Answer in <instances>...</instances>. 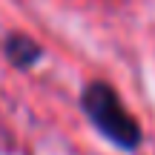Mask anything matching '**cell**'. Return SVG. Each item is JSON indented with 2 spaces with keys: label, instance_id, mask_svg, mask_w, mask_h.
I'll list each match as a JSON object with an SVG mask.
<instances>
[{
  "label": "cell",
  "instance_id": "1",
  "mask_svg": "<svg viewBox=\"0 0 155 155\" xmlns=\"http://www.w3.org/2000/svg\"><path fill=\"white\" fill-rule=\"evenodd\" d=\"M83 106H86V112L92 115V121L98 124L112 141H118V144H124V147H135L138 144V127H135L132 118L124 112V106L118 104L112 89L101 86V83L89 86L86 95H83Z\"/></svg>",
  "mask_w": 155,
  "mask_h": 155
}]
</instances>
